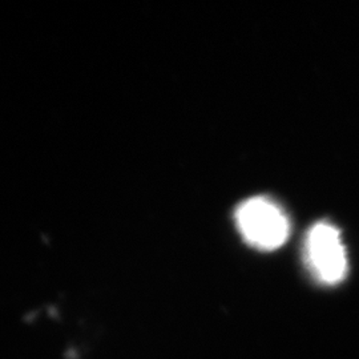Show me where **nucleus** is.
<instances>
[{
    "label": "nucleus",
    "mask_w": 359,
    "mask_h": 359,
    "mask_svg": "<svg viewBox=\"0 0 359 359\" xmlns=\"http://www.w3.org/2000/svg\"><path fill=\"white\" fill-rule=\"evenodd\" d=\"M236 225L246 244L271 252L281 248L290 234V221L283 208L266 197H252L234 213Z\"/></svg>",
    "instance_id": "nucleus-1"
},
{
    "label": "nucleus",
    "mask_w": 359,
    "mask_h": 359,
    "mask_svg": "<svg viewBox=\"0 0 359 359\" xmlns=\"http://www.w3.org/2000/svg\"><path fill=\"white\" fill-rule=\"evenodd\" d=\"M305 261L318 283L333 286L347 274V255L341 231L330 222H318L305 238Z\"/></svg>",
    "instance_id": "nucleus-2"
}]
</instances>
